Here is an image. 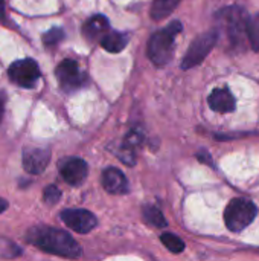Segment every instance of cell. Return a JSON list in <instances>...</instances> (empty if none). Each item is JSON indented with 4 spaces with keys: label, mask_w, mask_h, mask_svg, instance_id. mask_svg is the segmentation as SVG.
<instances>
[{
    "label": "cell",
    "mask_w": 259,
    "mask_h": 261,
    "mask_svg": "<svg viewBox=\"0 0 259 261\" xmlns=\"http://www.w3.org/2000/svg\"><path fill=\"white\" fill-rule=\"evenodd\" d=\"M182 0H153L151 8V17L154 20H163L166 18L180 3Z\"/></svg>",
    "instance_id": "cell-15"
},
{
    "label": "cell",
    "mask_w": 259,
    "mask_h": 261,
    "mask_svg": "<svg viewBox=\"0 0 259 261\" xmlns=\"http://www.w3.org/2000/svg\"><path fill=\"white\" fill-rule=\"evenodd\" d=\"M61 220L78 234H87L98 225V219L85 210H66L61 214Z\"/></svg>",
    "instance_id": "cell-8"
},
{
    "label": "cell",
    "mask_w": 259,
    "mask_h": 261,
    "mask_svg": "<svg viewBox=\"0 0 259 261\" xmlns=\"http://www.w3.org/2000/svg\"><path fill=\"white\" fill-rule=\"evenodd\" d=\"M26 239L31 245L38 246L40 249L49 254L60 255L64 258H78L82 254L81 246L67 232L60 229L44 226L32 228L27 232Z\"/></svg>",
    "instance_id": "cell-1"
},
{
    "label": "cell",
    "mask_w": 259,
    "mask_h": 261,
    "mask_svg": "<svg viewBox=\"0 0 259 261\" xmlns=\"http://www.w3.org/2000/svg\"><path fill=\"white\" fill-rule=\"evenodd\" d=\"M43 197H44V202L47 205H55L60 202L61 199V191L55 187V185H49L44 188V193H43Z\"/></svg>",
    "instance_id": "cell-20"
},
{
    "label": "cell",
    "mask_w": 259,
    "mask_h": 261,
    "mask_svg": "<svg viewBox=\"0 0 259 261\" xmlns=\"http://www.w3.org/2000/svg\"><path fill=\"white\" fill-rule=\"evenodd\" d=\"M55 75H56L60 87L64 92H73V90L82 87L85 83V75L81 72L78 63L73 60L61 61L55 70Z\"/></svg>",
    "instance_id": "cell-7"
},
{
    "label": "cell",
    "mask_w": 259,
    "mask_h": 261,
    "mask_svg": "<svg viewBox=\"0 0 259 261\" xmlns=\"http://www.w3.org/2000/svg\"><path fill=\"white\" fill-rule=\"evenodd\" d=\"M256 205L246 199H234L224 211V223L229 231L240 232L246 229L256 217Z\"/></svg>",
    "instance_id": "cell-3"
},
{
    "label": "cell",
    "mask_w": 259,
    "mask_h": 261,
    "mask_svg": "<svg viewBox=\"0 0 259 261\" xmlns=\"http://www.w3.org/2000/svg\"><path fill=\"white\" fill-rule=\"evenodd\" d=\"M217 40H218L217 31H208L198 35L189 46L185 58L182 60V69H191V67L198 66L208 57L212 47L217 44Z\"/></svg>",
    "instance_id": "cell-5"
},
{
    "label": "cell",
    "mask_w": 259,
    "mask_h": 261,
    "mask_svg": "<svg viewBox=\"0 0 259 261\" xmlns=\"http://www.w3.org/2000/svg\"><path fill=\"white\" fill-rule=\"evenodd\" d=\"M143 220L151 225V226H156V228H163L166 226V220L163 217V214L160 213L159 208L153 206V205H147L143 206Z\"/></svg>",
    "instance_id": "cell-16"
},
{
    "label": "cell",
    "mask_w": 259,
    "mask_h": 261,
    "mask_svg": "<svg viewBox=\"0 0 259 261\" xmlns=\"http://www.w3.org/2000/svg\"><path fill=\"white\" fill-rule=\"evenodd\" d=\"M143 139V135L139 132V130H133L131 133L127 135L125 138V142H124V147L125 148H130V150H134Z\"/></svg>",
    "instance_id": "cell-21"
},
{
    "label": "cell",
    "mask_w": 259,
    "mask_h": 261,
    "mask_svg": "<svg viewBox=\"0 0 259 261\" xmlns=\"http://www.w3.org/2000/svg\"><path fill=\"white\" fill-rule=\"evenodd\" d=\"M180 32H182V23L172 21L150 38L147 52L150 60L156 66L163 67L171 61L174 55V40Z\"/></svg>",
    "instance_id": "cell-2"
},
{
    "label": "cell",
    "mask_w": 259,
    "mask_h": 261,
    "mask_svg": "<svg viewBox=\"0 0 259 261\" xmlns=\"http://www.w3.org/2000/svg\"><path fill=\"white\" fill-rule=\"evenodd\" d=\"M128 38H127V35H124V34H121V32H114V31H108L107 34H104L101 38H99V43H101V46L105 49V50H108V52H111V54H118V52H121L125 46H127V41Z\"/></svg>",
    "instance_id": "cell-14"
},
{
    "label": "cell",
    "mask_w": 259,
    "mask_h": 261,
    "mask_svg": "<svg viewBox=\"0 0 259 261\" xmlns=\"http://www.w3.org/2000/svg\"><path fill=\"white\" fill-rule=\"evenodd\" d=\"M102 187L110 194H124L128 191V180L118 168H107L102 173Z\"/></svg>",
    "instance_id": "cell-11"
},
{
    "label": "cell",
    "mask_w": 259,
    "mask_h": 261,
    "mask_svg": "<svg viewBox=\"0 0 259 261\" xmlns=\"http://www.w3.org/2000/svg\"><path fill=\"white\" fill-rule=\"evenodd\" d=\"M8 75L12 83L21 87H34L40 78V69L34 60L24 58V60L14 61L8 69Z\"/></svg>",
    "instance_id": "cell-6"
},
{
    "label": "cell",
    "mask_w": 259,
    "mask_h": 261,
    "mask_svg": "<svg viewBox=\"0 0 259 261\" xmlns=\"http://www.w3.org/2000/svg\"><path fill=\"white\" fill-rule=\"evenodd\" d=\"M208 102H209V107L214 112H218V113L234 112L235 110V106H237L234 95L226 87H223V89H214L212 93L208 98Z\"/></svg>",
    "instance_id": "cell-12"
},
{
    "label": "cell",
    "mask_w": 259,
    "mask_h": 261,
    "mask_svg": "<svg viewBox=\"0 0 259 261\" xmlns=\"http://www.w3.org/2000/svg\"><path fill=\"white\" fill-rule=\"evenodd\" d=\"M246 34L249 37V41L252 44L253 50H259V14L249 17L246 24Z\"/></svg>",
    "instance_id": "cell-17"
},
{
    "label": "cell",
    "mask_w": 259,
    "mask_h": 261,
    "mask_svg": "<svg viewBox=\"0 0 259 261\" xmlns=\"http://www.w3.org/2000/svg\"><path fill=\"white\" fill-rule=\"evenodd\" d=\"M50 161V151L46 148H24L23 168L29 174H40L46 170Z\"/></svg>",
    "instance_id": "cell-10"
},
{
    "label": "cell",
    "mask_w": 259,
    "mask_h": 261,
    "mask_svg": "<svg viewBox=\"0 0 259 261\" xmlns=\"http://www.w3.org/2000/svg\"><path fill=\"white\" fill-rule=\"evenodd\" d=\"M60 174L63 177V180L72 187H78L81 185L89 173V165L85 161L79 159V158H69L60 162Z\"/></svg>",
    "instance_id": "cell-9"
},
{
    "label": "cell",
    "mask_w": 259,
    "mask_h": 261,
    "mask_svg": "<svg viewBox=\"0 0 259 261\" xmlns=\"http://www.w3.org/2000/svg\"><path fill=\"white\" fill-rule=\"evenodd\" d=\"M3 112H5V95L0 92V122H2V118H3Z\"/></svg>",
    "instance_id": "cell-22"
},
{
    "label": "cell",
    "mask_w": 259,
    "mask_h": 261,
    "mask_svg": "<svg viewBox=\"0 0 259 261\" xmlns=\"http://www.w3.org/2000/svg\"><path fill=\"white\" fill-rule=\"evenodd\" d=\"M217 18L221 20L223 26L226 28V32L232 43H241L246 34V24H247V12L240 6H231L224 8L217 14Z\"/></svg>",
    "instance_id": "cell-4"
},
{
    "label": "cell",
    "mask_w": 259,
    "mask_h": 261,
    "mask_svg": "<svg viewBox=\"0 0 259 261\" xmlns=\"http://www.w3.org/2000/svg\"><path fill=\"white\" fill-rule=\"evenodd\" d=\"M64 38V31L61 28H53L50 31H47L44 35H43V41L46 46H55L58 44L61 40Z\"/></svg>",
    "instance_id": "cell-19"
},
{
    "label": "cell",
    "mask_w": 259,
    "mask_h": 261,
    "mask_svg": "<svg viewBox=\"0 0 259 261\" xmlns=\"http://www.w3.org/2000/svg\"><path fill=\"white\" fill-rule=\"evenodd\" d=\"M160 242L172 252V254H180L185 249V243L180 237H177L176 234L171 232H165L160 236Z\"/></svg>",
    "instance_id": "cell-18"
},
{
    "label": "cell",
    "mask_w": 259,
    "mask_h": 261,
    "mask_svg": "<svg viewBox=\"0 0 259 261\" xmlns=\"http://www.w3.org/2000/svg\"><path fill=\"white\" fill-rule=\"evenodd\" d=\"M108 31H110V23L104 15H93L90 20L85 21V24L82 28L84 37L90 41L99 40Z\"/></svg>",
    "instance_id": "cell-13"
},
{
    "label": "cell",
    "mask_w": 259,
    "mask_h": 261,
    "mask_svg": "<svg viewBox=\"0 0 259 261\" xmlns=\"http://www.w3.org/2000/svg\"><path fill=\"white\" fill-rule=\"evenodd\" d=\"M6 208H8V202H6L5 199H2V197H0V214H2Z\"/></svg>",
    "instance_id": "cell-23"
}]
</instances>
